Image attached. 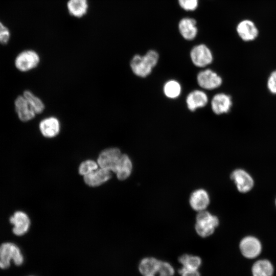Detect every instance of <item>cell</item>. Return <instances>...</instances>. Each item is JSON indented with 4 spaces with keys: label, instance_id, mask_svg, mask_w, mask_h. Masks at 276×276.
<instances>
[{
    "label": "cell",
    "instance_id": "cell-20",
    "mask_svg": "<svg viewBox=\"0 0 276 276\" xmlns=\"http://www.w3.org/2000/svg\"><path fill=\"white\" fill-rule=\"evenodd\" d=\"M66 6L68 12L71 16L80 18L87 12L88 2V0H68Z\"/></svg>",
    "mask_w": 276,
    "mask_h": 276
},
{
    "label": "cell",
    "instance_id": "cell-17",
    "mask_svg": "<svg viewBox=\"0 0 276 276\" xmlns=\"http://www.w3.org/2000/svg\"><path fill=\"white\" fill-rule=\"evenodd\" d=\"M195 19L184 17L178 23V30L182 37L187 40L194 39L197 35L198 28Z\"/></svg>",
    "mask_w": 276,
    "mask_h": 276
},
{
    "label": "cell",
    "instance_id": "cell-25",
    "mask_svg": "<svg viewBox=\"0 0 276 276\" xmlns=\"http://www.w3.org/2000/svg\"><path fill=\"white\" fill-rule=\"evenodd\" d=\"M163 92L166 97L169 99H176L181 94V85L179 82L175 80H169L164 84Z\"/></svg>",
    "mask_w": 276,
    "mask_h": 276
},
{
    "label": "cell",
    "instance_id": "cell-33",
    "mask_svg": "<svg viewBox=\"0 0 276 276\" xmlns=\"http://www.w3.org/2000/svg\"><path fill=\"white\" fill-rule=\"evenodd\" d=\"M30 276H33V275H30Z\"/></svg>",
    "mask_w": 276,
    "mask_h": 276
},
{
    "label": "cell",
    "instance_id": "cell-15",
    "mask_svg": "<svg viewBox=\"0 0 276 276\" xmlns=\"http://www.w3.org/2000/svg\"><path fill=\"white\" fill-rule=\"evenodd\" d=\"M161 262L155 257H145L139 263V271L142 276H157Z\"/></svg>",
    "mask_w": 276,
    "mask_h": 276
},
{
    "label": "cell",
    "instance_id": "cell-9",
    "mask_svg": "<svg viewBox=\"0 0 276 276\" xmlns=\"http://www.w3.org/2000/svg\"><path fill=\"white\" fill-rule=\"evenodd\" d=\"M239 248L242 255L247 259H254L261 252L262 244L255 237L248 236L240 241Z\"/></svg>",
    "mask_w": 276,
    "mask_h": 276
},
{
    "label": "cell",
    "instance_id": "cell-22",
    "mask_svg": "<svg viewBox=\"0 0 276 276\" xmlns=\"http://www.w3.org/2000/svg\"><path fill=\"white\" fill-rule=\"evenodd\" d=\"M274 268L272 263L268 260L257 261L252 265V276H272Z\"/></svg>",
    "mask_w": 276,
    "mask_h": 276
},
{
    "label": "cell",
    "instance_id": "cell-28",
    "mask_svg": "<svg viewBox=\"0 0 276 276\" xmlns=\"http://www.w3.org/2000/svg\"><path fill=\"white\" fill-rule=\"evenodd\" d=\"M11 32L9 29L0 20V44H7L10 40Z\"/></svg>",
    "mask_w": 276,
    "mask_h": 276
},
{
    "label": "cell",
    "instance_id": "cell-21",
    "mask_svg": "<svg viewBox=\"0 0 276 276\" xmlns=\"http://www.w3.org/2000/svg\"><path fill=\"white\" fill-rule=\"evenodd\" d=\"M132 169V164L129 156L122 154L117 165L115 173L120 180H125L130 175Z\"/></svg>",
    "mask_w": 276,
    "mask_h": 276
},
{
    "label": "cell",
    "instance_id": "cell-14",
    "mask_svg": "<svg viewBox=\"0 0 276 276\" xmlns=\"http://www.w3.org/2000/svg\"><path fill=\"white\" fill-rule=\"evenodd\" d=\"M39 130L44 137L47 138L54 137L60 132V122L57 118L54 117L45 118L39 122Z\"/></svg>",
    "mask_w": 276,
    "mask_h": 276
},
{
    "label": "cell",
    "instance_id": "cell-23",
    "mask_svg": "<svg viewBox=\"0 0 276 276\" xmlns=\"http://www.w3.org/2000/svg\"><path fill=\"white\" fill-rule=\"evenodd\" d=\"M178 261L181 267L190 270H199L202 263L200 257L187 254L179 257Z\"/></svg>",
    "mask_w": 276,
    "mask_h": 276
},
{
    "label": "cell",
    "instance_id": "cell-11",
    "mask_svg": "<svg viewBox=\"0 0 276 276\" xmlns=\"http://www.w3.org/2000/svg\"><path fill=\"white\" fill-rule=\"evenodd\" d=\"M14 107L18 119L22 122L30 121L36 115L22 95H18L15 98Z\"/></svg>",
    "mask_w": 276,
    "mask_h": 276
},
{
    "label": "cell",
    "instance_id": "cell-1",
    "mask_svg": "<svg viewBox=\"0 0 276 276\" xmlns=\"http://www.w3.org/2000/svg\"><path fill=\"white\" fill-rule=\"evenodd\" d=\"M158 59V53L154 50H150L144 55L133 56L130 62V68L136 76L145 78L151 73Z\"/></svg>",
    "mask_w": 276,
    "mask_h": 276
},
{
    "label": "cell",
    "instance_id": "cell-4",
    "mask_svg": "<svg viewBox=\"0 0 276 276\" xmlns=\"http://www.w3.org/2000/svg\"><path fill=\"white\" fill-rule=\"evenodd\" d=\"M40 60V56L37 52L26 49L17 54L14 60V65L17 71L25 73L37 67Z\"/></svg>",
    "mask_w": 276,
    "mask_h": 276
},
{
    "label": "cell",
    "instance_id": "cell-3",
    "mask_svg": "<svg viewBox=\"0 0 276 276\" xmlns=\"http://www.w3.org/2000/svg\"><path fill=\"white\" fill-rule=\"evenodd\" d=\"M219 223V219L204 210L200 211L196 216L195 230L199 236L207 237L215 231Z\"/></svg>",
    "mask_w": 276,
    "mask_h": 276
},
{
    "label": "cell",
    "instance_id": "cell-18",
    "mask_svg": "<svg viewBox=\"0 0 276 276\" xmlns=\"http://www.w3.org/2000/svg\"><path fill=\"white\" fill-rule=\"evenodd\" d=\"M111 176V171L100 168L84 176V180L87 185L97 187L107 181Z\"/></svg>",
    "mask_w": 276,
    "mask_h": 276
},
{
    "label": "cell",
    "instance_id": "cell-12",
    "mask_svg": "<svg viewBox=\"0 0 276 276\" xmlns=\"http://www.w3.org/2000/svg\"><path fill=\"white\" fill-rule=\"evenodd\" d=\"M231 97L225 93L215 95L211 100V108L213 112L217 115L227 113L232 106Z\"/></svg>",
    "mask_w": 276,
    "mask_h": 276
},
{
    "label": "cell",
    "instance_id": "cell-10",
    "mask_svg": "<svg viewBox=\"0 0 276 276\" xmlns=\"http://www.w3.org/2000/svg\"><path fill=\"white\" fill-rule=\"evenodd\" d=\"M231 178L235 183L239 192L247 193L254 187V179L247 172L243 169L234 170L231 174Z\"/></svg>",
    "mask_w": 276,
    "mask_h": 276
},
{
    "label": "cell",
    "instance_id": "cell-2",
    "mask_svg": "<svg viewBox=\"0 0 276 276\" xmlns=\"http://www.w3.org/2000/svg\"><path fill=\"white\" fill-rule=\"evenodd\" d=\"M19 266L24 262V257L20 248L12 242H5L0 245V268H8L11 262Z\"/></svg>",
    "mask_w": 276,
    "mask_h": 276
},
{
    "label": "cell",
    "instance_id": "cell-24",
    "mask_svg": "<svg viewBox=\"0 0 276 276\" xmlns=\"http://www.w3.org/2000/svg\"><path fill=\"white\" fill-rule=\"evenodd\" d=\"M36 114L41 113L45 108L42 101L31 90L26 89L22 94Z\"/></svg>",
    "mask_w": 276,
    "mask_h": 276
},
{
    "label": "cell",
    "instance_id": "cell-29",
    "mask_svg": "<svg viewBox=\"0 0 276 276\" xmlns=\"http://www.w3.org/2000/svg\"><path fill=\"white\" fill-rule=\"evenodd\" d=\"M180 7L187 11L195 10L198 6V0H178Z\"/></svg>",
    "mask_w": 276,
    "mask_h": 276
},
{
    "label": "cell",
    "instance_id": "cell-32",
    "mask_svg": "<svg viewBox=\"0 0 276 276\" xmlns=\"http://www.w3.org/2000/svg\"><path fill=\"white\" fill-rule=\"evenodd\" d=\"M275 206H276V199H275Z\"/></svg>",
    "mask_w": 276,
    "mask_h": 276
},
{
    "label": "cell",
    "instance_id": "cell-8",
    "mask_svg": "<svg viewBox=\"0 0 276 276\" xmlns=\"http://www.w3.org/2000/svg\"><path fill=\"white\" fill-rule=\"evenodd\" d=\"M197 82L202 89L213 90L220 87L222 83V78L211 69H205L197 75Z\"/></svg>",
    "mask_w": 276,
    "mask_h": 276
},
{
    "label": "cell",
    "instance_id": "cell-19",
    "mask_svg": "<svg viewBox=\"0 0 276 276\" xmlns=\"http://www.w3.org/2000/svg\"><path fill=\"white\" fill-rule=\"evenodd\" d=\"M210 203L208 192L202 189L194 191L191 195L190 204L192 209L197 211L204 210Z\"/></svg>",
    "mask_w": 276,
    "mask_h": 276
},
{
    "label": "cell",
    "instance_id": "cell-7",
    "mask_svg": "<svg viewBox=\"0 0 276 276\" xmlns=\"http://www.w3.org/2000/svg\"><path fill=\"white\" fill-rule=\"evenodd\" d=\"M190 58L193 64L198 67L208 66L213 60L211 50L204 44L194 46L190 51Z\"/></svg>",
    "mask_w": 276,
    "mask_h": 276
},
{
    "label": "cell",
    "instance_id": "cell-5",
    "mask_svg": "<svg viewBox=\"0 0 276 276\" xmlns=\"http://www.w3.org/2000/svg\"><path fill=\"white\" fill-rule=\"evenodd\" d=\"M9 222L12 226V233L18 237L25 235L31 225V220L28 214L20 210L14 212L9 217Z\"/></svg>",
    "mask_w": 276,
    "mask_h": 276
},
{
    "label": "cell",
    "instance_id": "cell-26",
    "mask_svg": "<svg viewBox=\"0 0 276 276\" xmlns=\"http://www.w3.org/2000/svg\"><path fill=\"white\" fill-rule=\"evenodd\" d=\"M98 164L93 160H86L83 162L79 168V173L85 176L98 168Z\"/></svg>",
    "mask_w": 276,
    "mask_h": 276
},
{
    "label": "cell",
    "instance_id": "cell-27",
    "mask_svg": "<svg viewBox=\"0 0 276 276\" xmlns=\"http://www.w3.org/2000/svg\"><path fill=\"white\" fill-rule=\"evenodd\" d=\"M175 269L169 262L162 261L157 276H174Z\"/></svg>",
    "mask_w": 276,
    "mask_h": 276
},
{
    "label": "cell",
    "instance_id": "cell-16",
    "mask_svg": "<svg viewBox=\"0 0 276 276\" xmlns=\"http://www.w3.org/2000/svg\"><path fill=\"white\" fill-rule=\"evenodd\" d=\"M186 101L188 109L194 111L198 108L204 107L208 103L209 99L204 91L195 89L188 95Z\"/></svg>",
    "mask_w": 276,
    "mask_h": 276
},
{
    "label": "cell",
    "instance_id": "cell-31",
    "mask_svg": "<svg viewBox=\"0 0 276 276\" xmlns=\"http://www.w3.org/2000/svg\"><path fill=\"white\" fill-rule=\"evenodd\" d=\"M178 272L180 276H201L198 270H190L181 267Z\"/></svg>",
    "mask_w": 276,
    "mask_h": 276
},
{
    "label": "cell",
    "instance_id": "cell-6",
    "mask_svg": "<svg viewBox=\"0 0 276 276\" xmlns=\"http://www.w3.org/2000/svg\"><path fill=\"white\" fill-rule=\"evenodd\" d=\"M122 154L117 148H107L100 153L97 163L100 168L114 173Z\"/></svg>",
    "mask_w": 276,
    "mask_h": 276
},
{
    "label": "cell",
    "instance_id": "cell-30",
    "mask_svg": "<svg viewBox=\"0 0 276 276\" xmlns=\"http://www.w3.org/2000/svg\"><path fill=\"white\" fill-rule=\"evenodd\" d=\"M269 91L272 94H276V70L272 71L269 75L267 83Z\"/></svg>",
    "mask_w": 276,
    "mask_h": 276
},
{
    "label": "cell",
    "instance_id": "cell-13",
    "mask_svg": "<svg viewBox=\"0 0 276 276\" xmlns=\"http://www.w3.org/2000/svg\"><path fill=\"white\" fill-rule=\"evenodd\" d=\"M236 31L239 36L244 41L254 40L259 35V30L256 25L249 19H244L239 22Z\"/></svg>",
    "mask_w": 276,
    "mask_h": 276
}]
</instances>
